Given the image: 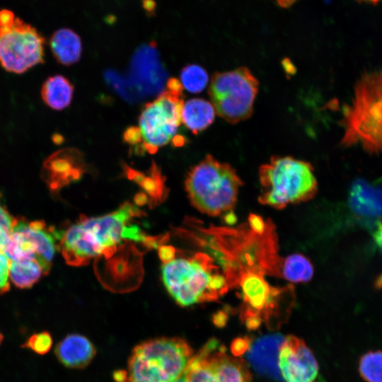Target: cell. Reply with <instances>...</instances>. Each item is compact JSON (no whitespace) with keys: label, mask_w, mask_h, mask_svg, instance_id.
<instances>
[{"label":"cell","mask_w":382,"mask_h":382,"mask_svg":"<svg viewBox=\"0 0 382 382\" xmlns=\"http://www.w3.org/2000/svg\"><path fill=\"white\" fill-rule=\"evenodd\" d=\"M140 214L136 206L125 202L115 211L100 216L80 217L59 233L58 248L66 262L81 266L100 255L110 257L124 241L142 242L150 247L154 238L146 236L130 223Z\"/></svg>","instance_id":"obj_1"},{"label":"cell","mask_w":382,"mask_h":382,"mask_svg":"<svg viewBox=\"0 0 382 382\" xmlns=\"http://www.w3.org/2000/svg\"><path fill=\"white\" fill-rule=\"evenodd\" d=\"M340 125L341 146H359L370 155L382 156V69L364 71L357 79Z\"/></svg>","instance_id":"obj_2"},{"label":"cell","mask_w":382,"mask_h":382,"mask_svg":"<svg viewBox=\"0 0 382 382\" xmlns=\"http://www.w3.org/2000/svg\"><path fill=\"white\" fill-rule=\"evenodd\" d=\"M207 253L174 258L161 268L162 279L170 295L180 306L216 300L229 285L223 272Z\"/></svg>","instance_id":"obj_3"},{"label":"cell","mask_w":382,"mask_h":382,"mask_svg":"<svg viewBox=\"0 0 382 382\" xmlns=\"http://www.w3.org/2000/svg\"><path fill=\"white\" fill-rule=\"evenodd\" d=\"M259 178V202L277 209L308 201L317 192L311 164L291 156L272 157L260 166Z\"/></svg>","instance_id":"obj_4"},{"label":"cell","mask_w":382,"mask_h":382,"mask_svg":"<svg viewBox=\"0 0 382 382\" xmlns=\"http://www.w3.org/2000/svg\"><path fill=\"white\" fill-rule=\"evenodd\" d=\"M243 182L234 168L207 155L188 172L185 186L192 204L200 212L217 216L234 206Z\"/></svg>","instance_id":"obj_5"},{"label":"cell","mask_w":382,"mask_h":382,"mask_svg":"<svg viewBox=\"0 0 382 382\" xmlns=\"http://www.w3.org/2000/svg\"><path fill=\"white\" fill-rule=\"evenodd\" d=\"M192 350L179 337H160L141 342L128 364V382H173L185 371Z\"/></svg>","instance_id":"obj_6"},{"label":"cell","mask_w":382,"mask_h":382,"mask_svg":"<svg viewBox=\"0 0 382 382\" xmlns=\"http://www.w3.org/2000/svg\"><path fill=\"white\" fill-rule=\"evenodd\" d=\"M238 284L243 303L241 316L248 329L255 330L263 323L268 328H277L287 319L294 297L289 287H273L256 272L244 274Z\"/></svg>","instance_id":"obj_7"},{"label":"cell","mask_w":382,"mask_h":382,"mask_svg":"<svg viewBox=\"0 0 382 382\" xmlns=\"http://www.w3.org/2000/svg\"><path fill=\"white\" fill-rule=\"evenodd\" d=\"M259 82L246 67L215 73L210 81L209 96L216 113L235 124L253 113Z\"/></svg>","instance_id":"obj_8"},{"label":"cell","mask_w":382,"mask_h":382,"mask_svg":"<svg viewBox=\"0 0 382 382\" xmlns=\"http://www.w3.org/2000/svg\"><path fill=\"white\" fill-rule=\"evenodd\" d=\"M44 36L32 25L16 17L13 25L0 29V66L23 74L44 63Z\"/></svg>","instance_id":"obj_9"},{"label":"cell","mask_w":382,"mask_h":382,"mask_svg":"<svg viewBox=\"0 0 382 382\" xmlns=\"http://www.w3.org/2000/svg\"><path fill=\"white\" fill-rule=\"evenodd\" d=\"M182 93L167 89L146 105L139 117L142 146L150 154L172 140L180 125L183 100Z\"/></svg>","instance_id":"obj_10"},{"label":"cell","mask_w":382,"mask_h":382,"mask_svg":"<svg viewBox=\"0 0 382 382\" xmlns=\"http://www.w3.org/2000/svg\"><path fill=\"white\" fill-rule=\"evenodd\" d=\"M59 239V232L43 221L18 220L9 233L4 253L10 261L35 259L48 274Z\"/></svg>","instance_id":"obj_11"},{"label":"cell","mask_w":382,"mask_h":382,"mask_svg":"<svg viewBox=\"0 0 382 382\" xmlns=\"http://www.w3.org/2000/svg\"><path fill=\"white\" fill-rule=\"evenodd\" d=\"M185 374L187 382H251L245 362L227 354L215 338L192 356Z\"/></svg>","instance_id":"obj_12"},{"label":"cell","mask_w":382,"mask_h":382,"mask_svg":"<svg viewBox=\"0 0 382 382\" xmlns=\"http://www.w3.org/2000/svg\"><path fill=\"white\" fill-rule=\"evenodd\" d=\"M278 366L286 382H318L316 360L305 342L295 336L284 337L279 351Z\"/></svg>","instance_id":"obj_13"},{"label":"cell","mask_w":382,"mask_h":382,"mask_svg":"<svg viewBox=\"0 0 382 382\" xmlns=\"http://www.w3.org/2000/svg\"><path fill=\"white\" fill-rule=\"evenodd\" d=\"M83 156L75 149L65 148L48 156L43 162L41 177L52 192L78 180L83 173Z\"/></svg>","instance_id":"obj_14"},{"label":"cell","mask_w":382,"mask_h":382,"mask_svg":"<svg viewBox=\"0 0 382 382\" xmlns=\"http://www.w3.org/2000/svg\"><path fill=\"white\" fill-rule=\"evenodd\" d=\"M284 339L279 334L267 335L253 340L246 338L243 354L259 373L280 380L278 355Z\"/></svg>","instance_id":"obj_15"},{"label":"cell","mask_w":382,"mask_h":382,"mask_svg":"<svg viewBox=\"0 0 382 382\" xmlns=\"http://www.w3.org/2000/svg\"><path fill=\"white\" fill-rule=\"evenodd\" d=\"M348 203L358 216H382V184L371 183L364 178L354 180L349 190Z\"/></svg>","instance_id":"obj_16"},{"label":"cell","mask_w":382,"mask_h":382,"mask_svg":"<svg viewBox=\"0 0 382 382\" xmlns=\"http://www.w3.org/2000/svg\"><path fill=\"white\" fill-rule=\"evenodd\" d=\"M93 343L85 336L71 333L65 336L56 345L54 354L58 361L69 369H83L96 355Z\"/></svg>","instance_id":"obj_17"},{"label":"cell","mask_w":382,"mask_h":382,"mask_svg":"<svg viewBox=\"0 0 382 382\" xmlns=\"http://www.w3.org/2000/svg\"><path fill=\"white\" fill-rule=\"evenodd\" d=\"M51 52L57 62L69 66L76 63L81 55L82 43L79 35L70 28L55 30L49 41Z\"/></svg>","instance_id":"obj_18"},{"label":"cell","mask_w":382,"mask_h":382,"mask_svg":"<svg viewBox=\"0 0 382 382\" xmlns=\"http://www.w3.org/2000/svg\"><path fill=\"white\" fill-rule=\"evenodd\" d=\"M215 115L211 102L202 98H193L183 103L181 120L187 129L197 134L212 125Z\"/></svg>","instance_id":"obj_19"},{"label":"cell","mask_w":382,"mask_h":382,"mask_svg":"<svg viewBox=\"0 0 382 382\" xmlns=\"http://www.w3.org/2000/svg\"><path fill=\"white\" fill-rule=\"evenodd\" d=\"M40 93L45 105L52 110H62L71 102L74 86L65 76L54 75L45 81Z\"/></svg>","instance_id":"obj_20"},{"label":"cell","mask_w":382,"mask_h":382,"mask_svg":"<svg viewBox=\"0 0 382 382\" xmlns=\"http://www.w3.org/2000/svg\"><path fill=\"white\" fill-rule=\"evenodd\" d=\"M124 170L127 178L137 183L151 197V201L158 204L166 196L164 178L156 165L153 163L148 175L138 171L124 164Z\"/></svg>","instance_id":"obj_21"},{"label":"cell","mask_w":382,"mask_h":382,"mask_svg":"<svg viewBox=\"0 0 382 382\" xmlns=\"http://www.w3.org/2000/svg\"><path fill=\"white\" fill-rule=\"evenodd\" d=\"M9 279L21 289L33 286L42 275L47 274L42 265L35 259H25L9 262Z\"/></svg>","instance_id":"obj_22"},{"label":"cell","mask_w":382,"mask_h":382,"mask_svg":"<svg viewBox=\"0 0 382 382\" xmlns=\"http://www.w3.org/2000/svg\"><path fill=\"white\" fill-rule=\"evenodd\" d=\"M280 274L292 282H306L313 275V267L310 260L299 253L292 254L282 260Z\"/></svg>","instance_id":"obj_23"},{"label":"cell","mask_w":382,"mask_h":382,"mask_svg":"<svg viewBox=\"0 0 382 382\" xmlns=\"http://www.w3.org/2000/svg\"><path fill=\"white\" fill-rule=\"evenodd\" d=\"M359 373L366 382H382V351L371 350L359 360Z\"/></svg>","instance_id":"obj_24"},{"label":"cell","mask_w":382,"mask_h":382,"mask_svg":"<svg viewBox=\"0 0 382 382\" xmlns=\"http://www.w3.org/2000/svg\"><path fill=\"white\" fill-rule=\"evenodd\" d=\"M181 84L190 93H199L207 85L209 76L207 71L200 66L190 64L185 66L180 74Z\"/></svg>","instance_id":"obj_25"},{"label":"cell","mask_w":382,"mask_h":382,"mask_svg":"<svg viewBox=\"0 0 382 382\" xmlns=\"http://www.w3.org/2000/svg\"><path fill=\"white\" fill-rule=\"evenodd\" d=\"M52 342L51 334L44 330L30 335L21 347L28 349L35 354L44 355L50 352Z\"/></svg>","instance_id":"obj_26"},{"label":"cell","mask_w":382,"mask_h":382,"mask_svg":"<svg viewBox=\"0 0 382 382\" xmlns=\"http://www.w3.org/2000/svg\"><path fill=\"white\" fill-rule=\"evenodd\" d=\"M9 262L4 252H0V294L7 292L10 288Z\"/></svg>","instance_id":"obj_27"},{"label":"cell","mask_w":382,"mask_h":382,"mask_svg":"<svg viewBox=\"0 0 382 382\" xmlns=\"http://www.w3.org/2000/svg\"><path fill=\"white\" fill-rule=\"evenodd\" d=\"M18 219L13 217L7 210L2 200V195L0 192V224L8 228L10 232L16 224Z\"/></svg>","instance_id":"obj_28"},{"label":"cell","mask_w":382,"mask_h":382,"mask_svg":"<svg viewBox=\"0 0 382 382\" xmlns=\"http://www.w3.org/2000/svg\"><path fill=\"white\" fill-rule=\"evenodd\" d=\"M248 221L250 229L259 234L264 233L269 224L265 222L259 216L255 214H250Z\"/></svg>","instance_id":"obj_29"},{"label":"cell","mask_w":382,"mask_h":382,"mask_svg":"<svg viewBox=\"0 0 382 382\" xmlns=\"http://www.w3.org/2000/svg\"><path fill=\"white\" fill-rule=\"evenodd\" d=\"M124 140L132 145L141 142L142 137L139 128L137 127L127 128L124 132Z\"/></svg>","instance_id":"obj_30"},{"label":"cell","mask_w":382,"mask_h":382,"mask_svg":"<svg viewBox=\"0 0 382 382\" xmlns=\"http://www.w3.org/2000/svg\"><path fill=\"white\" fill-rule=\"evenodd\" d=\"M14 13L6 8L0 10V29L12 26L16 20Z\"/></svg>","instance_id":"obj_31"},{"label":"cell","mask_w":382,"mask_h":382,"mask_svg":"<svg viewBox=\"0 0 382 382\" xmlns=\"http://www.w3.org/2000/svg\"><path fill=\"white\" fill-rule=\"evenodd\" d=\"M175 248L170 245H160L158 255L163 263H166L175 257Z\"/></svg>","instance_id":"obj_32"},{"label":"cell","mask_w":382,"mask_h":382,"mask_svg":"<svg viewBox=\"0 0 382 382\" xmlns=\"http://www.w3.org/2000/svg\"><path fill=\"white\" fill-rule=\"evenodd\" d=\"M374 241L382 252V222H379L373 233Z\"/></svg>","instance_id":"obj_33"},{"label":"cell","mask_w":382,"mask_h":382,"mask_svg":"<svg viewBox=\"0 0 382 382\" xmlns=\"http://www.w3.org/2000/svg\"><path fill=\"white\" fill-rule=\"evenodd\" d=\"M9 233L10 231L3 225L0 224V252H4Z\"/></svg>","instance_id":"obj_34"},{"label":"cell","mask_w":382,"mask_h":382,"mask_svg":"<svg viewBox=\"0 0 382 382\" xmlns=\"http://www.w3.org/2000/svg\"><path fill=\"white\" fill-rule=\"evenodd\" d=\"M142 6L147 13L153 14L156 8V2L154 0H143Z\"/></svg>","instance_id":"obj_35"},{"label":"cell","mask_w":382,"mask_h":382,"mask_svg":"<svg viewBox=\"0 0 382 382\" xmlns=\"http://www.w3.org/2000/svg\"><path fill=\"white\" fill-rule=\"evenodd\" d=\"M114 378L117 382H128V374L124 371L114 373Z\"/></svg>","instance_id":"obj_36"},{"label":"cell","mask_w":382,"mask_h":382,"mask_svg":"<svg viewBox=\"0 0 382 382\" xmlns=\"http://www.w3.org/2000/svg\"><path fill=\"white\" fill-rule=\"evenodd\" d=\"M136 203L139 205H143L147 202V196L144 194H139L136 196Z\"/></svg>","instance_id":"obj_37"},{"label":"cell","mask_w":382,"mask_h":382,"mask_svg":"<svg viewBox=\"0 0 382 382\" xmlns=\"http://www.w3.org/2000/svg\"><path fill=\"white\" fill-rule=\"evenodd\" d=\"M296 0H277L279 5L283 8L291 6Z\"/></svg>","instance_id":"obj_38"},{"label":"cell","mask_w":382,"mask_h":382,"mask_svg":"<svg viewBox=\"0 0 382 382\" xmlns=\"http://www.w3.org/2000/svg\"><path fill=\"white\" fill-rule=\"evenodd\" d=\"M356 1H357L359 3L364 2V3H367V4H373V5H376L379 1H381L382 0H356Z\"/></svg>","instance_id":"obj_39"},{"label":"cell","mask_w":382,"mask_h":382,"mask_svg":"<svg viewBox=\"0 0 382 382\" xmlns=\"http://www.w3.org/2000/svg\"><path fill=\"white\" fill-rule=\"evenodd\" d=\"M173 382H187L185 372Z\"/></svg>","instance_id":"obj_40"},{"label":"cell","mask_w":382,"mask_h":382,"mask_svg":"<svg viewBox=\"0 0 382 382\" xmlns=\"http://www.w3.org/2000/svg\"><path fill=\"white\" fill-rule=\"evenodd\" d=\"M3 340H4V335L3 334L1 333V332L0 331V346L3 342Z\"/></svg>","instance_id":"obj_41"}]
</instances>
